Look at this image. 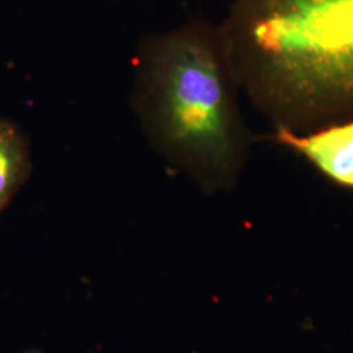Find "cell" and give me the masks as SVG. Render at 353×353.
<instances>
[{
  "label": "cell",
  "instance_id": "cell-1",
  "mask_svg": "<svg viewBox=\"0 0 353 353\" xmlns=\"http://www.w3.org/2000/svg\"><path fill=\"white\" fill-rule=\"evenodd\" d=\"M219 26L191 17L140 39L130 106L152 150L205 195L236 188L256 141Z\"/></svg>",
  "mask_w": 353,
  "mask_h": 353
},
{
  "label": "cell",
  "instance_id": "cell-2",
  "mask_svg": "<svg viewBox=\"0 0 353 353\" xmlns=\"http://www.w3.org/2000/svg\"><path fill=\"white\" fill-rule=\"evenodd\" d=\"M241 92L275 128L353 118V0H233L219 24Z\"/></svg>",
  "mask_w": 353,
  "mask_h": 353
},
{
  "label": "cell",
  "instance_id": "cell-3",
  "mask_svg": "<svg viewBox=\"0 0 353 353\" xmlns=\"http://www.w3.org/2000/svg\"><path fill=\"white\" fill-rule=\"evenodd\" d=\"M263 140L294 152L328 181L353 190V118L306 134L275 128Z\"/></svg>",
  "mask_w": 353,
  "mask_h": 353
},
{
  "label": "cell",
  "instance_id": "cell-4",
  "mask_svg": "<svg viewBox=\"0 0 353 353\" xmlns=\"http://www.w3.org/2000/svg\"><path fill=\"white\" fill-rule=\"evenodd\" d=\"M33 170L30 143L11 119L0 117V216Z\"/></svg>",
  "mask_w": 353,
  "mask_h": 353
},
{
  "label": "cell",
  "instance_id": "cell-5",
  "mask_svg": "<svg viewBox=\"0 0 353 353\" xmlns=\"http://www.w3.org/2000/svg\"><path fill=\"white\" fill-rule=\"evenodd\" d=\"M23 353H43L41 350H38V348H30V350H26Z\"/></svg>",
  "mask_w": 353,
  "mask_h": 353
}]
</instances>
